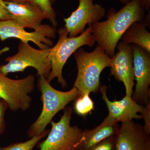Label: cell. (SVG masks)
Here are the masks:
<instances>
[{"label":"cell","mask_w":150,"mask_h":150,"mask_svg":"<svg viewBox=\"0 0 150 150\" xmlns=\"http://www.w3.org/2000/svg\"><path fill=\"white\" fill-rule=\"evenodd\" d=\"M107 16L105 21L92 24L91 31L98 45L111 58L126 30L134 23L143 21L146 13L139 0H131L118 12L110 9Z\"/></svg>","instance_id":"1"},{"label":"cell","mask_w":150,"mask_h":150,"mask_svg":"<svg viewBox=\"0 0 150 150\" xmlns=\"http://www.w3.org/2000/svg\"><path fill=\"white\" fill-rule=\"evenodd\" d=\"M74 54L78 69L74 86L78 90L79 96L96 93L100 88V74L110 67L111 58L98 45L92 52H86L80 48Z\"/></svg>","instance_id":"2"},{"label":"cell","mask_w":150,"mask_h":150,"mask_svg":"<svg viewBox=\"0 0 150 150\" xmlns=\"http://www.w3.org/2000/svg\"><path fill=\"white\" fill-rule=\"evenodd\" d=\"M37 87L41 93L43 108L38 118L28 130V136L30 138L44 132L55 115L79 96V92L74 86L69 91H60L53 88L43 76L39 77Z\"/></svg>","instance_id":"3"},{"label":"cell","mask_w":150,"mask_h":150,"mask_svg":"<svg viewBox=\"0 0 150 150\" xmlns=\"http://www.w3.org/2000/svg\"><path fill=\"white\" fill-rule=\"evenodd\" d=\"M91 29V25L89 26L80 35L72 37H69L64 27L58 30L59 40L54 47H51V70L47 79L49 83L56 78L62 88L67 86V82L63 77V68L70 56L79 48L85 45L92 47L95 44L96 41Z\"/></svg>","instance_id":"4"},{"label":"cell","mask_w":150,"mask_h":150,"mask_svg":"<svg viewBox=\"0 0 150 150\" xmlns=\"http://www.w3.org/2000/svg\"><path fill=\"white\" fill-rule=\"evenodd\" d=\"M51 48L37 49L28 43L20 41L18 52L5 59L8 63L0 66V71L7 76L9 73L23 72L26 68L33 67L37 71L39 76L48 79L51 70Z\"/></svg>","instance_id":"5"},{"label":"cell","mask_w":150,"mask_h":150,"mask_svg":"<svg viewBox=\"0 0 150 150\" xmlns=\"http://www.w3.org/2000/svg\"><path fill=\"white\" fill-rule=\"evenodd\" d=\"M74 109L67 107L58 122L52 121L51 129L39 150H72L78 149L83 140V131L70 124Z\"/></svg>","instance_id":"6"},{"label":"cell","mask_w":150,"mask_h":150,"mask_svg":"<svg viewBox=\"0 0 150 150\" xmlns=\"http://www.w3.org/2000/svg\"><path fill=\"white\" fill-rule=\"evenodd\" d=\"M35 87V78L29 75L20 79H12L0 71V98L5 101L13 112L26 111L31 106L30 94Z\"/></svg>","instance_id":"7"},{"label":"cell","mask_w":150,"mask_h":150,"mask_svg":"<svg viewBox=\"0 0 150 150\" xmlns=\"http://www.w3.org/2000/svg\"><path fill=\"white\" fill-rule=\"evenodd\" d=\"M56 28L49 25H45L39 30L29 32L13 20L0 21V39L1 41L14 38L25 43L31 41L40 49H48L53 46L54 43L51 38H56Z\"/></svg>","instance_id":"8"},{"label":"cell","mask_w":150,"mask_h":150,"mask_svg":"<svg viewBox=\"0 0 150 150\" xmlns=\"http://www.w3.org/2000/svg\"><path fill=\"white\" fill-rule=\"evenodd\" d=\"M78 8L67 18H64V27L70 37H76L89 26L98 22L105 16L106 10L101 5L94 4L93 0H78Z\"/></svg>","instance_id":"9"},{"label":"cell","mask_w":150,"mask_h":150,"mask_svg":"<svg viewBox=\"0 0 150 150\" xmlns=\"http://www.w3.org/2000/svg\"><path fill=\"white\" fill-rule=\"evenodd\" d=\"M134 78L137 81L135 91L131 97L138 104L149 102L150 53L142 47L132 45Z\"/></svg>","instance_id":"10"},{"label":"cell","mask_w":150,"mask_h":150,"mask_svg":"<svg viewBox=\"0 0 150 150\" xmlns=\"http://www.w3.org/2000/svg\"><path fill=\"white\" fill-rule=\"evenodd\" d=\"M105 85L100 87L102 98L107 106L108 114L101 124H111L133 121V119L143 118L142 114L146 110V106L138 104L132 99L131 96L125 95L120 100L111 101L108 98Z\"/></svg>","instance_id":"11"},{"label":"cell","mask_w":150,"mask_h":150,"mask_svg":"<svg viewBox=\"0 0 150 150\" xmlns=\"http://www.w3.org/2000/svg\"><path fill=\"white\" fill-rule=\"evenodd\" d=\"M116 48L118 52L111 58L110 75L123 82L126 95L131 96L135 85L132 45L121 41Z\"/></svg>","instance_id":"12"},{"label":"cell","mask_w":150,"mask_h":150,"mask_svg":"<svg viewBox=\"0 0 150 150\" xmlns=\"http://www.w3.org/2000/svg\"><path fill=\"white\" fill-rule=\"evenodd\" d=\"M116 150H150V135L133 121L122 122L116 136Z\"/></svg>","instance_id":"13"},{"label":"cell","mask_w":150,"mask_h":150,"mask_svg":"<svg viewBox=\"0 0 150 150\" xmlns=\"http://www.w3.org/2000/svg\"><path fill=\"white\" fill-rule=\"evenodd\" d=\"M12 19L23 28L39 30L45 26L42 22L47 19L45 13L33 2H13L4 1Z\"/></svg>","instance_id":"14"},{"label":"cell","mask_w":150,"mask_h":150,"mask_svg":"<svg viewBox=\"0 0 150 150\" xmlns=\"http://www.w3.org/2000/svg\"><path fill=\"white\" fill-rule=\"evenodd\" d=\"M150 13L148 12L143 21L136 22L131 25L121 37L122 41L128 44H136L150 53Z\"/></svg>","instance_id":"15"},{"label":"cell","mask_w":150,"mask_h":150,"mask_svg":"<svg viewBox=\"0 0 150 150\" xmlns=\"http://www.w3.org/2000/svg\"><path fill=\"white\" fill-rule=\"evenodd\" d=\"M119 126L118 123L100 124L93 130L83 131V140L78 148L79 150H86L109 137L116 136Z\"/></svg>","instance_id":"16"},{"label":"cell","mask_w":150,"mask_h":150,"mask_svg":"<svg viewBox=\"0 0 150 150\" xmlns=\"http://www.w3.org/2000/svg\"><path fill=\"white\" fill-rule=\"evenodd\" d=\"M50 131V129L46 130L40 135L33 137L26 142L14 143L7 146L0 147V150H33L41 140L47 136Z\"/></svg>","instance_id":"17"},{"label":"cell","mask_w":150,"mask_h":150,"mask_svg":"<svg viewBox=\"0 0 150 150\" xmlns=\"http://www.w3.org/2000/svg\"><path fill=\"white\" fill-rule=\"evenodd\" d=\"M75 100L74 110L79 115L86 116L94 109V103L88 94L78 96Z\"/></svg>","instance_id":"18"},{"label":"cell","mask_w":150,"mask_h":150,"mask_svg":"<svg viewBox=\"0 0 150 150\" xmlns=\"http://www.w3.org/2000/svg\"><path fill=\"white\" fill-rule=\"evenodd\" d=\"M33 1L43 11L52 25L56 28L58 25L56 13L52 7L51 0H33Z\"/></svg>","instance_id":"19"},{"label":"cell","mask_w":150,"mask_h":150,"mask_svg":"<svg viewBox=\"0 0 150 150\" xmlns=\"http://www.w3.org/2000/svg\"><path fill=\"white\" fill-rule=\"evenodd\" d=\"M115 143L116 136H112L103 140L86 150H116Z\"/></svg>","instance_id":"20"},{"label":"cell","mask_w":150,"mask_h":150,"mask_svg":"<svg viewBox=\"0 0 150 150\" xmlns=\"http://www.w3.org/2000/svg\"><path fill=\"white\" fill-rule=\"evenodd\" d=\"M8 108V105L5 101L0 98V136L4 132L6 129L5 115Z\"/></svg>","instance_id":"21"},{"label":"cell","mask_w":150,"mask_h":150,"mask_svg":"<svg viewBox=\"0 0 150 150\" xmlns=\"http://www.w3.org/2000/svg\"><path fill=\"white\" fill-rule=\"evenodd\" d=\"M146 110L142 114L143 119L144 121V126L143 129L145 133L150 135V101L146 105Z\"/></svg>","instance_id":"22"},{"label":"cell","mask_w":150,"mask_h":150,"mask_svg":"<svg viewBox=\"0 0 150 150\" xmlns=\"http://www.w3.org/2000/svg\"><path fill=\"white\" fill-rule=\"evenodd\" d=\"M11 19H12L11 16L5 6L4 0H0V21Z\"/></svg>","instance_id":"23"},{"label":"cell","mask_w":150,"mask_h":150,"mask_svg":"<svg viewBox=\"0 0 150 150\" xmlns=\"http://www.w3.org/2000/svg\"><path fill=\"white\" fill-rule=\"evenodd\" d=\"M141 7L145 11H148L150 8V0H139Z\"/></svg>","instance_id":"24"},{"label":"cell","mask_w":150,"mask_h":150,"mask_svg":"<svg viewBox=\"0 0 150 150\" xmlns=\"http://www.w3.org/2000/svg\"><path fill=\"white\" fill-rule=\"evenodd\" d=\"M6 1L13 2H33V0H4Z\"/></svg>","instance_id":"25"},{"label":"cell","mask_w":150,"mask_h":150,"mask_svg":"<svg viewBox=\"0 0 150 150\" xmlns=\"http://www.w3.org/2000/svg\"><path fill=\"white\" fill-rule=\"evenodd\" d=\"M10 50V48L8 47H5L4 48H2L0 49V56L2 54L6 53V52H8Z\"/></svg>","instance_id":"26"},{"label":"cell","mask_w":150,"mask_h":150,"mask_svg":"<svg viewBox=\"0 0 150 150\" xmlns=\"http://www.w3.org/2000/svg\"><path fill=\"white\" fill-rule=\"evenodd\" d=\"M118 1H119L121 2L122 3V4L126 5V4H127V3L130 2L131 0H118Z\"/></svg>","instance_id":"27"},{"label":"cell","mask_w":150,"mask_h":150,"mask_svg":"<svg viewBox=\"0 0 150 150\" xmlns=\"http://www.w3.org/2000/svg\"><path fill=\"white\" fill-rule=\"evenodd\" d=\"M56 1V0H51V4H54V3Z\"/></svg>","instance_id":"28"},{"label":"cell","mask_w":150,"mask_h":150,"mask_svg":"<svg viewBox=\"0 0 150 150\" xmlns=\"http://www.w3.org/2000/svg\"><path fill=\"white\" fill-rule=\"evenodd\" d=\"M79 150L78 149H74V150Z\"/></svg>","instance_id":"29"}]
</instances>
